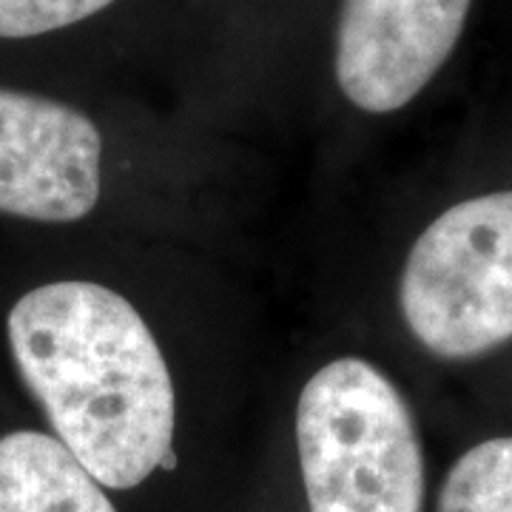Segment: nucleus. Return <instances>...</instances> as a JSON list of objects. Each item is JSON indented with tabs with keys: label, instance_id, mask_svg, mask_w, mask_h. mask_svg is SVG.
Wrapping results in <instances>:
<instances>
[{
	"label": "nucleus",
	"instance_id": "f257e3e1",
	"mask_svg": "<svg viewBox=\"0 0 512 512\" xmlns=\"http://www.w3.org/2000/svg\"><path fill=\"white\" fill-rule=\"evenodd\" d=\"M9 348L57 441L109 490L143 484L174 450V384L134 305L94 282L20 296Z\"/></svg>",
	"mask_w": 512,
	"mask_h": 512
},
{
	"label": "nucleus",
	"instance_id": "f03ea898",
	"mask_svg": "<svg viewBox=\"0 0 512 512\" xmlns=\"http://www.w3.org/2000/svg\"><path fill=\"white\" fill-rule=\"evenodd\" d=\"M299 464L311 512H421L419 430L396 384L345 356L302 387Z\"/></svg>",
	"mask_w": 512,
	"mask_h": 512
},
{
	"label": "nucleus",
	"instance_id": "7ed1b4c3",
	"mask_svg": "<svg viewBox=\"0 0 512 512\" xmlns=\"http://www.w3.org/2000/svg\"><path fill=\"white\" fill-rule=\"evenodd\" d=\"M404 322L441 359H473L512 339V191L447 208L407 256Z\"/></svg>",
	"mask_w": 512,
	"mask_h": 512
},
{
	"label": "nucleus",
	"instance_id": "20e7f679",
	"mask_svg": "<svg viewBox=\"0 0 512 512\" xmlns=\"http://www.w3.org/2000/svg\"><path fill=\"white\" fill-rule=\"evenodd\" d=\"M103 137L52 97L0 89V214L83 220L100 200Z\"/></svg>",
	"mask_w": 512,
	"mask_h": 512
},
{
	"label": "nucleus",
	"instance_id": "39448f33",
	"mask_svg": "<svg viewBox=\"0 0 512 512\" xmlns=\"http://www.w3.org/2000/svg\"><path fill=\"white\" fill-rule=\"evenodd\" d=\"M473 0H345L336 29V80L370 114L404 109L439 74Z\"/></svg>",
	"mask_w": 512,
	"mask_h": 512
},
{
	"label": "nucleus",
	"instance_id": "423d86ee",
	"mask_svg": "<svg viewBox=\"0 0 512 512\" xmlns=\"http://www.w3.org/2000/svg\"><path fill=\"white\" fill-rule=\"evenodd\" d=\"M0 512H117L103 484L52 436L0 439Z\"/></svg>",
	"mask_w": 512,
	"mask_h": 512
},
{
	"label": "nucleus",
	"instance_id": "0eeeda50",
	"mask_svg": "<svg viewBox=\"0 0 512 512\" xmlns=\"http://www.w3.org/2000/svg\"><path fill=\"white\" fill-rule=\"evenodd\" d=\"M436 512H512V439L481 441L458 458Z\"/></svg>",
	"mask_w": 512,
	"mask_h": 512
},
{
	"label": "nucleus",
	"instance_id": "6e6552de",
	"mask_svg": "<svg viewBox=\"0 0 512 512\" xmlns=\"http://www.w3.org/2000/svg\"><path fill=\"white\" fill-rule=\"evenodd\" d=\"M114 0H0V37H37L92 18Z\"/></svg>",
	"mask_w": 512,
	"mask_h": 512
}]
</instances>
